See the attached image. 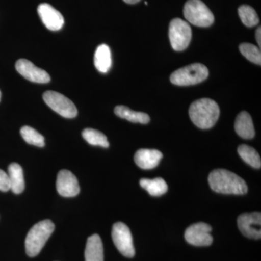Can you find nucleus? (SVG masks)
Returning a JSON list of instances; mask_svg holds the SVG:
<instances>
[{"label":"nucleus","instance_id":"f257e3e1","mask_svg":"<svg viewBox=\"0 0 261 261\" xmlns=\"http://www.w3.org/2000/svg\"><path fill=\"white\" fill-rule=\"evenodd\" d=\"M208 182L214 191L225 195H245L248 190L243 178L226 169L214 170L209 175Z\"/></svg>","mask_w":261,"mask_h":261},{"label":"nucleus","instance_id":"f03ea898","mask_svg":"<svg viewBox=\"0 0 261 261\" xmlns=\"http://www.w3.org/2000/svg\"><path fill=\"white\" fill-rule=\"evenodd\" d=\"M190 119L201 129H208L216 124L219 118L217 103L209 98H202L192 102L189 110Z\"/></svg>","mask_w":261,"mask_h":261},{"label":"nucleus","instance_id":"7ed1b4c3","mask_svg":"<svg viewBox=\"0 0 261 261\" xmlns=\"http://www.w3.org/2000/svg\"><path fill=\"white\" fill-rule=\"evenodd\" d=\"M55 230V224L50 220L37 223L29 230L25 238V252L29 257H35L45 245Z\"/></svg>","mask_w":261,"mask_h":261},{"label":"nucleus","instance_id":"20e7f679","mask_svg":"<svg viewBox=\"0 0 261 261\" xmlns=\"http://www.w3.org/2000/svg\"><path fill=\"white\" fill-rule=\"evenodd\" d=\"M207 67L201 63H193L173 72L171 83L177 86H190L203 82L208 76Z\"/></svg>","mask_w":261,"mask_h":261},{"label":"nucleus","instance_id":"39448f33","mask_svg":"<svg viewBox=\"0 0 261 261\" xmlns=\"http://www.w3.org/2000/svg\"><path fill=\"white\" fill-rule=\"evenodd\" d=\"M184 15L196 27H209L214 22L212 12L201 0H188L184 7Z\"/></svg>","mask_w":261,"mask_h":261},{"label":"nucleus","instance_id":"423d86ee","mask_svg":"<svg viewBox=\"0 0 261 261\" xmlns=\"http://www.w3.org/2000/svg\"><path fill=\"white\" fill-rule=\"evenodd\" d=\"M169 39L175 51L185 50L188 47L192 39L191 27L181 19H173L170 23Z\"/></svg>","mask_w":261,"mask_h":261},{"label":"nucleus","instance_id":"0eeeda50","mask_svg":"<svg viewBox=\"0 0 261 261\" xmlns=\"http://www.w3.org/2000/svg\"><path fill=\"white\" fill-rule=\"evenodd\" d=\"M43 99L53 111L64 118H73L78 114L73 102L59 92L47 91L43 94Z\"/></svg>","mask_w":261,"mask_h":261},{"label":"nucleus","instance_id":"6e6552de","mask_svg":"<svg viewBox=\"0 0 261 261\" xmlns=\"http://www.w3.org/2000/svg\"><path fill=\"white\" fill-rule=\"evenodd\" d=\"M113 243L123 256L133 257L135 255L133 238L129 228L122 222H117L112 228Z\"/></svg>","mask_w":261,"mask_h":261},{"label":"nucleus","instance_id":"1a4fd4ad","mask_svg":"<svg viewBox=\"0 0 261 261\" xmlns=\"http://www.w3.org/2000/svg\"><path fill=\"white\" fill-rule=\"evenodd\" d=\"M212 227L206 223L200 222L192 224L187 228L185 233L186 241L197 247L209 246L214 241L211 232Z\"/></svg>","mask_w":261,"mask_h":261},{"label":"nucleus","instance_id":"9d476101","mask_svg":"<svg viewBox=\"0 0 261 261\" xmlns=\"http://www.w3.org/2000/svg\"><path fill=\"white\" fill-rule=\"evenodd\" d=\"M239 229L247 238L260 240L261 238V214L260 212L248 213L238 217Z\"/></svg>","mask_w":261,"mask_h":261},{"label":"nucleus","instance_id":"9b49d317","mask_svg":"<svg viewBox=\"0 0 261 261\" xmlns=\"http://www.w3.org/2000/svg\"><path fill=\"white\" fill-rule=\"evenodd\" d=\"M15 68L22 76L30 82L46 84L50 81V76L45 70L38 68L28 60H18L15 64Z\"/></svg>","mask_w":261,"mask_h":261},{"label":"nucleus","instance_id":"f8f14e48","mask_svg":"<svg viewBox=\"0 0 261 261\" xmlns=\"http://www.w3.org/2000/svg\"><path fill=\"white\" fill-rule=\"evenodd\" d=\"M56 188L58 193L65 197H73L80 192L78 180L73 173L68 170H61L57 178Z\"/></svg>","mask_w":261,"mask_h":261},{"label":"nucleus","instance_id":"ddd939ff","mask_svg":"<svg viewBox=\"0 0 261 261\" xmlns=\"http://www.w3.org/2000/svg\"><path fill=\"white\" fill-rule=\"evenodd\" d=\"M37 12L42 23L49 30L56 32L61 30L64 25L63 15L47 3L39 5Z\"/></svg>","mask_w":261,"mask_h":261},{"label":"nucleus","instance_id":"4468645a","mask_svg":"<svg viewBox=\"0 0 261 261\" xmlns=\"http://www.w3.org/2000/svg\"><path fill=\"white\" fill-rule=\"evenodd\" d=\"M163 154L157 149H140L135 154L137 166L142 169H152L159 166Z\"/></svg>","mask_w":261,"mask_h":261},{"label":"nucleus","instance_id":"2eb2a0df","mask_svg":"<svg viewBox=\"0 0 261 261\" xmlns=\"http://www.w3.org/2000/svg\"><path fill=\"white\" fill-rule=\"evenodd\" d=\"M234 129L242 138L250 140L255 137V128L251 116L246 111H243L237 117Z\"/></svg>","mask_w":261,"mask_h":261},{"label":"nucleus","instance_id":"dca6fc26","mask_svg":"<svg viewBox=\"0 0 261 261\" xmlns=\"http://www.w3.org/2000/svg\"><path fill=\"white\" fill-rule=\"evenodd\" d=\"M85 261H104V250L100 237L93 234L87 239Z\"/></svg>","mask_w":261,"mask_h":261},{"label":"nucleus","instance_id":"f3484780","mask_svg":"<svg viewBox=\"0 0 261 261\" xmlns=\"http://www.w3.org/2000/svg\"><path fill=\"white\" fill-rule=\"evenodd\" d=\"M94 65L99 72L106 73L111 69L112 65L111 51L107 44L98 46L94 53Z\"/></svg>","mask_w":261,"mask_h":261},{"label":"nucleus","instance_id":"a211bd4d","mask_svg":"<svg viewBox=\"0 0 261 261\" xmlns=\"http://www.w3.org/2000/svg\"><path fill=\"white\" fill-rule=\"evenodd\" d=\"M8 176L10 183V190L13 193L18 195L25 189L23 168L16 163H13L8 167Z\"/></svg>","mask_w":261,"mask_h":261},{"label":"nucleus","instance_id":"6ab92c4d","mask_svg":"<svg viewBox=\"0 0 261 261\" xmlns=\"http://www.w3.org/2000/svg\"><path fill=\"white\" fill-rule=\"evenodd\" d=\"M115 114L120 118L126 119L132 123H140L142 124H147L150 121L148 115L145 113L136 112L130 108L123 106H118L115 108Z\"/></svg>","mask_w":261,"mask_h":261},{"label":"nucleus","instance_id":"aec40b11","mask_svg":"<svg viewBox=\"0 0 261 261\" xmlns=\"http://www.w3.org/2000/svg\"><path fill=\"white\" fill-rule=\"evenodd\" d=\"M140 186L145 189L151 196L159 197L164 195L168 191V185L162 178H155L154 179L142 178L140 181Z\"/></svg>","mask_w":261,"mask_h":261},{"label":"nucleus","instance_id":"412c9836","mask_svg":"<svg viewBox=\"0 0 261 261\" xmlns=\"http://www.w3.org/2000/svg\"><path fill=\"white\" fill-rule=\"evenodd\" d=\"M238 151L240 157L245 163L250 165L252 167L260 168V154L253 147L246 145H241L239 146Z\"/></svg>","mask_w":261,"mask_h":261},{"label":"nucleus","instance_id":"4be33fe9","mask_svg":"<svg viewBox=\"0 0 261 261\" xmlns=\"http://www.w3.org/2000/svg\"><path fill=\"white\" fill-rule=\"evenodd\" d=\"M82 137L91 145L99 146L105 148L109 147L107 137L99 130L90 128H85L82 132Z\"/></svg>","mask_w":261,"mask_h":261},{"label":"nucleus","instance_id":"5701e85b","mask_svg":"<svg viewBox=\"0 0 261 261\" xmlns=\"http://www.w3.org/2000/svg\"><path fill=\"white\" fill-rule=\"evenodd\" d=\"M20 135L29 145L43 147L45 145L44 137L39 134L37 130L30 126H23L20 129Z\"/></svg>","mask_w":261,"mask_h":261},{"label":"nucleus","instance_id":"b1692460","mask_svg":"<svg viewBox=\"0 0 261 261\" xmlns=\"http://www.w3.org/2000/svg\"><path fill=\"white\" fill-rule=\"evenodd\" d=\"M238 13L242 22L247 27H253L259 23L258 15L255 10L249 5H243L240 6Z\"/></svg>","mask_w":261,"mask_h":261},{"label":"nucleus","instance_id":"393cba45","mask_svg":"<svg viewBox=\"0 0 261 261\" xmlns=\"http://www.w3.org/2000/svg\"><path fill=\"white\" fill-rule=\"evenodd\" d=\"M240 50L243 56L247 58L248 61L255 63V64L260 65L261 53L260 47H257V46L250 44V43H243V44L240 45Z\"/></svg>","mask_w":261,"mask_h":261},{"label":"nucleus","instance_id":"a878e982","mask_svg":"<svg viewBox=\"0 0 261 261\" xmlns=\"http://www.w3.org/2000/svg\"><path fill=\"white\" fill-rule=\"evenodd\" d=\"M10 190V183L8 173L0 169V191L8 192Z\"/></svg>","mask_w":261,"mask_h":261},{"label":"nucleus","instance_id":"bb28decb","mask_svg":"<svg viewBox=\"0 0 261 261\" xmlns=\"http://www.w3.org/2000/svg\"><path fill=\"white\" fill-rule=\"evenodd\" d=\"M255 38H256V41L257 44H258L259 47L260 48L261 45V29L260 27H259L257 29L256 32H255Z\"/></svg>","mask_w":261,"mask_h":261},{"label":"nucleus","instance_id":"cd10ccee","mask_svg":"<svg viewBox=\"0 0 261 261\" xmlns=\"http://www.w3.org/2000/svg\"><path fill=\"white\" fill-rule=\"evenodd\" d=\"M125 3H127V4L133 5L136 4V3H139L140 0H123Z\"/></svg>","mask_w":261,"mask_h":261},{"label":"nucleus","instance_id":"c85d7f7f","mask_svg":"<svg viewBox=\"0 0 261 261\" xmlns=\"http://www.w3.org/2000/svg\"><path fill=\"white\" fill-rule=\"evenodd\" d=\"M1 97H2V94H1V91H0V100H1Z\"/></svg>","mask_w":261,"mask_h":261}]
</instances>
